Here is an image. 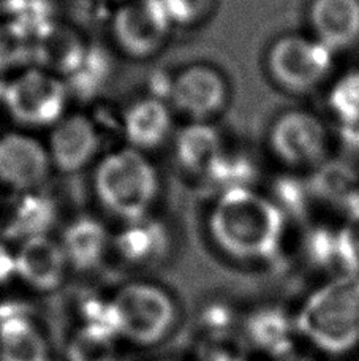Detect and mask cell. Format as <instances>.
Here are the masks:
<instances>
[{
	"label": "cell",
	"instance_id": "cell-18",
	"mask_svg": "<svg viewBox=\"0 0 359 361\" xmlns=\"http://www.w3.org/2000/svg\"><path fill=\"white\" fill-rule=\"evenodd\" d=\"M59 221V209L54 198L40 189L13 195L10 204L4 209L2 222L6 241L21 243L35 236L51 235Z\"/></svg>",
	"mask_w": 359,
	"mask_h": 361
},
{
	"label": "cell",
	"instance_id": "cell-25",
	"mask_svg": "<svg viewBox=\"0 0 359 361\" xmlns=\"http://www.w3.org/2000/svg\"><path fill=\"white\" fill-rule=\"evenodd\" d=\"M328 106L332 118L345 127H359V70L348 72L332 82L328 94Z\"/></svg>",
	"mask_w": 359,
	"mask_h": 361
},
{
	"label": "cell",
	"instance_id": "cell-31",
	"mask_svg": "<svg viewBox=\"0 0 359 361\" xmlns=\"http://www.w3.org/2000/svg\"><path fill=\"white\" fill-rule=\"evenodd\" d=\"M279 361H307L306 358H301V357H296V355H291V352L285 353V355L282 357H277Z\"/></svg>",
	"mask_w": 359,
	"mask_h": 361
},
{
	"label": "cell",
	"instance_id": "cell-6",
	"mask_svg": "<svg viewBox=\"0 0 359 361\" xmlns=\"http://www.w3.org/2000/svg\"><path fill=\"white\" fill-rule=\"evenodd\" d=\"M265 68L275 86L290 95H307L332 81L334 53L312 35L290 34L267 48Z\"/></svg>",
	"mask_w": 359,
	"mask_h": 361
},
{
	"label": "cell",
	"instance_id": "cell-16",
	"mask_svg": "<svg viewBox=\"0 0 359 361\" xmlns=\"http://www.w3.org/2000/svg\"><path fill=\"white\" fill-rule=\"evenodd\" d=\"M57 238L73 271L97 269L113 254V230L103 219L87 212L68 219Z\"/></svg>",
	"mask_w": 359,
	"mask_h": 361
},
{
	"label": "cell",
	"instance_id": "cell-2",
	"mask_svg": "<svg viewBox=\"0 0 359 361\" xmlns=\"http://www.w3.org/2000/svg\"><path fill=\"white\" fill-rule=\"evenodd\" d=\"M91 187L103 212L122 224L156 212L162 176L149 154L122 145L101 154L91 170Z\"/></svg>",
	"mask_w": 359,
	"mask_h": 361
},
{
	"label": "cell",
	"instance_id": "cell-5",
	"mask_svg": "<svg viewBox=\"0 0 359 361\" xmlns=\"http://www.w3.org/2000/svg\"><path fill=\"white\" fill-rule=\"evenodd\" d=\"M65 80L37 66L2 81L0 109L24 130H49L72 105Z\"/></svg>",
	"mask_w": 359,
	"mask_h": 361
},
{
	"label": "cell",
	"instance_id": "cell-12",
	"mask_svg": "<svg viewBox=\"0 0 359 361\" xmlns=\"http://www.w3.org/2000/svg\"><path fill=\"white\" fill-rule=\"evenodd\" d=\"M176 118L170 103L152 92L134 97L122 109L119 128L124 145L151 154L170 145L176 132Z\"/></svg>",
	"mask_w": 359,
	"mask_h": 361
},
{
	"label": "cell",
	"instance_id": "cell-30",
	"mask_svg": "<svg viewBox=\"0 0 359 361\" xmlns=\"http://www.w3.org/2000/svg\"><path fill=\"white\" fill-rule=\"evenodd\" d=\"M27 0H0V19H13L23 10Z\"/></svg>",
	"mask_w": 359,
	"mask_h": 361
},
{
	"label": "cell",
	"instance_id": "cell-8",
	"mask_svg": "<svg viewBox=\"0 0 359 361\" xmlns=\"http://www.w3.org/2000/svg\"><path fill=\"white\" fill-rule=\"evenodd\" d=\"M160 0H124L110 16V38L116 53L130 61H151L175 34Z\"/></svg>",
	"mask_w": 359,
	"mask_h": 361
},
{
	"label": "cell",
	"instance_id": "cell-21",
	"mask_svg": "<svg viewBox=\"0 0 359 361\" xmlns=\"http://www.w3.org/2000/svg\"><path fill=\"white\" fill-rule=\"evenodd\" d=\"M0 361H51L49 344L37 324L24 315L0 322Z\"/></svg>",
	"mask_w": 359,
	"mask_h": 361
},
{
	"label": "cell",
	"instance_id": "cell-13",
	"mask_svg": "<svg viewBox=\"0 0 359 361\" xmlns=\"http://www.w3.org/2000/svg\"><path fill=\"white\" fill-rule=\"evenodd\" d=\"M172 250L170 225L156 212L122 222L113 231V254L134 268H151L168 259Z\"/></svg>",
	"mask_w": 359,
	"mask_h": 361
},
{
	"label": "cell",
	"instance_id": "cell-1",
	"mask_svg": "<svg viewBox=\"0 0 359 361\" xmlns=\"http://www.w3.org/2000/svg\"><path fill=\"white\" fill-rule=\"evenodd\" d=\"M206 230L214 247L228 259L265 260L279 254L286 221L272 198L252 187H236L214 195Z\"/></svg>",
	"mask_w": 359,
	"mask_h": 361
},
{
	"label": "cell",
	"instance_id": "cell-9",
	"mask_svg": "<svg viewBox=\"0 0 359 361\" xmlns=\"http://www.w3.org/2000/svg\"><path fill=\"white\" fill-rule=\"evenodd\" d=\"M272 156L288 170H315L328 159L331 138L323 119L307 111L277 116L267 135Z\"/></svg>",
	"mask_w": 359,
	"mask_h": 361
},
{
	"label": "cell",
	"instance_id": "cell-4",
	"mask_svg": "<svg viewBox=\"0 0 359 361\" xmlns=\"http://www.w3.org/2000/svg\"><path fill=\"white\" fill-rule=\"evenodd\" d=\"M299 328L328 352H344L359 343V277H337L313 293L299 315Z\"/></svg>",
	"mask_w": 359,
	"mask_h": 361
},
{
	"label": "cell",
	"instance_id": "cell-11",
	"mask_svg": "<svg viewBox=\"0 0 359 361\" xmlns=\"http://www.w3.org/2000/svg\"><path fill=\"white\" fill-rule=\"evenodd\" d=\"M101 143L99 122L82 109H70L49 128L44 140L54 173L67 176L92 170L103 154Z\"/></svg>",
	"mask_w": 359,
	"mask_h": 361
},
{
	"label": "cell",
	"instance_id": "cell-26",
	"mask_svg": "<svg viewBox=\"0 0 359 361\" xmlns=\"http://www.w3.org/2000/svg\"><path fill=\"white\" fill-rule=\"evenodd\" d=\"M175 30H194L215 16L220 0H160Z\"/></svg>",
	"mask_w": 359,
	"mask_h": 361
},
{
	"label": "cell",
	"instance_id": "cell-7",
	"mask_svg": "<svg viewBox=\"0 0 359 361\" xmlns=\"http://www.w3.org/2000/svg\"><path fill=\"white\" fill-rule=\"evenodd\" d=\"M165 100L185 122H215L232 102L227 75L209 62H191L166 78Z\"/></svg>",
	"mask_w": 359,
	"mask_h": 361
},
{
	"label": "cell",
	"instance_id": "cell-17",
	"mask_svg": "<svg viewBox=\"0 0 359 361\" xmlns=\"http://www.w3.org/2000/svg\"><path fill=\"white\" fill-rule=\"evenodd\" d=\"M307 24L317 42L332 53L359 43V0H310Z\"/></svg>",
	"mask_w": 359,
	"mask_h": 361
},
{
	"label": "cell",
	"instance_id": "cell-23",
	"mask_svg": "<svg viewBox=\"0 0 359 361\" xmlns=\"http://www.w3.org/2000/svg\"><path fill=\"white\" fill-rule=\"evenodd\" d=\"M32 66V40L13 19H0V81Z\"/></svg>",
	"mask_w": 359,
	"mask_h": 361
},
{
	"label": "cell",
	"instance_id": "cell-15",
	"mask_svg": "<svg viewBox=\"0 0 359 361\" xmlns=\"http://www.w3.org/2000/svg\"><path fill=\"white\" fill-rule=\"evenodd\" d=\"M16 279L42 293L56 292L65 282L70 269L59 238L43 235L15 244Z\"/></svg>",
	"mask_w": 359,
	"mask_h": 361
},
{
	"label": "cell",
	"instance_id": "cell-28",
	"mask_svg": "<svg viewBox=\"0 0 359 361\" xmlns=\"http://www.w3.org/2000/svg\"><path fill=\"white\" fill-rule=\"evenodd\" d=\"M339 254L350 268L359 267V214L348 221L347 227L337 238Z\"/></svg>",
	"mask_w": 359,
	"mask_h": 361
},
{
	"label": "cell",
	"instance_id": "cell-27",
	"mask_svg": "<svg viewBox=\"0 0 359 361\" xmlns=\"http://www.w3.org/2000/svg\"><path fill=\"white\" fill-rule=\"evenodd\" d=\"M196 361H246L244 347L232 334H213L196 353Z\"/></svg>",
	"mask_w": 359,
	"mask_h": 361
},
{
	"label": "cell",
	"instance_id": "cell-29",
	"mask_svg": "<svg viewBox=\"0 0 359 361\" xmlns=\"http://www.w3.org/2000/svg\"><path fill=\"white\" fill-rule=\"evenodd\" d=\"M16 279L15 268V246L0 236V287Z\"/></svg>",
	"mask_w": 359,
	"mask_h": 361
},
{
	"label": "cell",
	"instance_id": "cell-22",
	"mask_svg": "<svg viewBox=\"0 0 359 361\" xmlns=\"http://www.w3.org/2000/svg\"><path fill=\"white\" fill-rule=\"evenodd\" d=\"M118 336L106 322H89L73 333L67 361H118Z\"/></svg>",
	"mask_w": 359,
	"mask_h": 361
},
{
	"label": "cell",
	"instance_id": "cell-19",
	"mask_svg": "<svg viewBox=\"0 0 359 361\" xmlns=\"http://www.w3.org/2000/svg\"><path fill=\"white\" fill-rule=\"evenodd\" d=\"M89 43L81 30L61 19L32 42V66L65 78L82 59Z\"/></svg>",
	"mask_w": 359,
	"mask_h": 361
},
{
	"label": "cell",
	"instance_id": "cell-3",
	"mask_svg": "<svg viewBox=\"0 0 359 361\" xmlns=\"http://www.w3.org/2000/svg\"><path fill=\"white\" fill-rule=\"evenodd\" d=\"M176 320L177 306L172 295L151 281L124 283L106 305V324L114 334L138 347L162 343Z\"/></svg>",
	"mask_w": 359,
	"mask_h": 361
},
{
	"label": "cell",
	"instance_id": "cell-32",
	"mask_svg": "<svg viewBox=\"0 0 359 361\" xmlns=\"http://www.w3.org/2000/svg\"><path fill=\"white\" fill-rule=\"evenodd\" d=\"M114 4H119V2H124V0H113Z\"/></svg>",
	"mask_w": 359,
	"mask_h": 361
},
{
	"label": "cell",
	"instance_id": "cell-24",
	"mask_svg": "<svg viewBox=\"0 0 359 361\" xmlns=\"http://www.w3.org/2000/svg\"><path fill=\"white\" fill-rule=\"evenodd\" d=\"M248 334L255 345L275 357L291 352L290 326L280 312L265 311L256 314L248 324Z\"/></svg>",
	"mask_w": 359,
	"mask_h": 361
},
{
	"label": "cell",
	"instance_id": "cell-10",
	"mask_svg": "<svg viewBox=\"0 0 359 361\" xmlns=\"http://www.w3.org/2000/svg\"><path fill=\"white\" fill-rule=\"evenodd\" d=\"M53 173L44 140L35 132L19 127L0 132V189L11 195L40 190Z\"/></svg>",
	"mask_w": 359,
	"mask_h": 361
},
{
	"label": "cell",
	"instance_id": "cell-14",
	"mask_svg": "<svg viewBox=\"0 0 359 361\" xmlns=\"http://www.w3.org/2000/svg\"><path fill=\"white\" fill-rule=\"evenodd\" d=\"M172 159L184 175L203 184L228 151L215 122H184L171 140Z\"/></svg>",
	"mask_w": 359,
	"mask_h": 361
},
{
	"label": "cell",
	"instance_id": "cell-20",
	"mask_svg": "<svg viewBox=\"0 0 359 361\" xmlns=\"http://www.w3.org/2000/svg\"><path fill=\"white\" fill-rule=\"evenodd\" d=\"M114 56L106 47L89 43L87 51L68 76L65 85L72 102L89 103L100 99L114 80Z\"/></svg>",
	"mask_w": 359,
	"mask_h": 361
}]
</instances>
